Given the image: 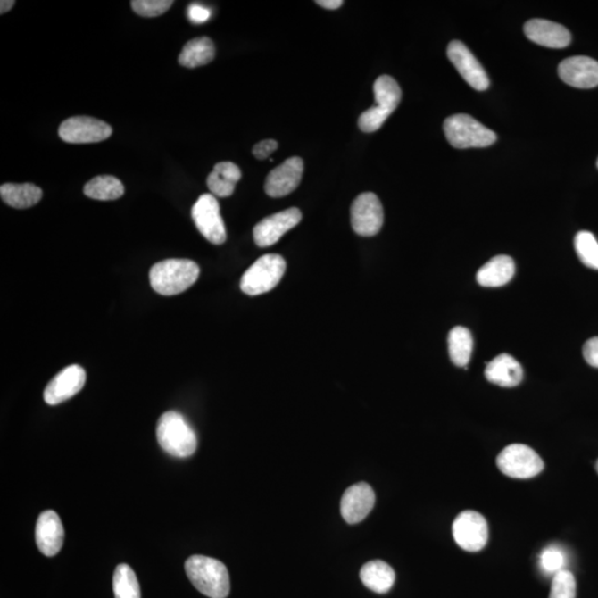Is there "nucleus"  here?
<instances>
[{
  "label": "nucleus",
  "instance_id": "1",
  "mask_svg": "<svg viewBox=\"0 0 598 598\" xmlns=\"http://www.w3.org/2000/svg\"><path fill=\"white\" fill-rule=\"evenodd\" d=\"M200 268L190 260H165L152 266L150 283L160 295L172 296L186 292L199 278Z\"/></svg>",
  "mask_w": 598,
  "mask_h": 598
},
{
  "label": "nucleus",
  "instance_id": "2",
  "mask_svg": "<svg viewBox=\"0 0 598 598\" xmlns=\"http://www.w3.org/2000/svg\"><path fill=\"white\" fill-rule=\"evenodd\" d=\"M186 572L196 590L211 598H227L231 590L227 567L220 561L195 555L186 562Z\"/></svg>",
  "mask_w": 598,
  "mask_h": 598
},
{
  "label": "nucleus",
  "instance_id": "3",
  "mask_svg": "<svg viewBox=\"0 0 598 598\" xmlns=\"http://www.w3.org/2000/svg\"><path fill=\"white\" fill-rule=\"evenodd\" d=\"M156 436L165 453L177 458H187L197 448L195 431L181 413L168 411L159 419Z\"/></svg>",
  "mask_w": 598,
  "mask_h": 598
},
{
  "label": "nucleus",
  "instance_id": "4",
  "mask_svg": "<svg viewBox=\"0 0 598 598\" xmlns=\"http://www.w3.org/2000/svg\"><path fill=\"white\" fill-rule=\"evenodd\" d=\"M375 105L361 114L358 126L362 132L378 131L402 100V89L390 76H380L374 85Z\"/></svg>",
  "mask_w": 598,
  "mask_h": 598
},
{
  "label": "nucleus",
  "instance_id": "5",
  "mask_svg": "<svg viewBox=\"0 0 598 598\" xmlns=\"http://www.w3.org/2000/svg\"><path fill=\"white\" fill-rule=\"evenodd\" d=\"M449 144L457 149L486 148L494 144L496 135L468 114H454L444 123Z\"/></svg>",
  "mask_w": 598,
  "mask_h": 598
},
{
  "label": "nucleus",
  "instance_id": "6",
  "mask_svg": "<svg viewBox=\"0 0 598 598\" xmlns=\"http://www.w3.org/2000/svg\"><path fill=\"white\" fill-rule=\"evenodd\" d=\"M287 262L278 254L262 256L242 276L241 289L250 296L268 293L282 279Z\"/></svg>",
  "mask_w": 598,
  "mask_h": 598
},
{
  "label": "nucleus",
  "instance_id": "7",
  "mask_svg": "<svg viewBox=\"0 0 598 598\" xmlns=\"http://www.w3.org/2000/svg\"><path fill=\"white\" fill-rule=\"evenodd\" d=\"M496 464L505 476L513 478H535L544 469V462L535 450L514 444L501 451Z\"/></svg>",
  "mask_w": 598,
  "mask_h": 598
},
{
  "label": "nucleus",
  "instance_id": "8",
  "mask_svg": "<svg viewBox=\"0 0 598 598\" xmlns=\"http://www.w3.org/2000/svg\"><path fill=\"white\" fill-rule=\"evenodd\" d=\"M353 231L361 237H374L384 224V209L378 196L371 192L361 193L351 209Z\"/></svg>",
  "mask_w": 598,
  "mask_h": 598
},
{
  "label": "nucleus",
  "instance_id": "9",
  "mask_svg": "<svg viewBox=\"0 0 598 598\" xmlns=\"http://www.w3.org/2000/svg\"><path fill=\"white\" fill-rule=\"evenodd\" d=\"M192 219L202 236L212 244L220 245L227 241V229L214 195H203L199 197L193 205Z\"/></svg>",
  "mask_w": 598,
  "mask_h": 598
},
{
  "label": "nucleus",
  "instance_id": "10",
  "mask_svg": "<svg viewBox=\"0 0 598 598\" xmlns=\"http://www.w3.org/2000/svg\"><path fill=\"white\" fill-rule=\"evenodd\" d=\"M454 541L468 552H478L485 549L489 538V527L482 514L476 511H463L453 526Z\"/></svg>",
  "mask_w": 598,
  "mask_h": 598
},
{
  "label": "nucleus",
  "instance_id": "11",
  "mask_svg": "<svg viewBox=\"0 0 598 598\" xmlns=\"http://www.w3.org/2000/svg\"><path fill=\"white\" fill-rule=\"evenodd\" d=\"M112 128L101 120L90 117H72L62 123L59 137L68 144H96L107 140L112 135Z\"/></svg>",
  "mask_w": 598,
  "mask_h": 598
},
{
  "label": "nucleus",
  "instance_id": "12",
  "mask_svg": "<svg viewBox=\"0 0 598 598\" xmlns=\"http://www.w3.org/2000/svg\"><path fill=\"white\" fill-rule=\"evenodd\" d=\"M447 54L450 62L473 89L485 91L489 88L490 81L485 68L473 56L466 45L459 40L451 41Z\"/></svg>",
  "mask_w": 598,
  "mask_h": 598
},
{
  "label": "nucleus",
  "instance_id": "13",
  "mask_svg": "<svg viewBox=\"0 0 598 598\" xmlns=\"http://www.w3.org/2000/svg\"><path fill=\"white\" fill-rule=\"evenodd\" d=\"M302 220V212L296 208L287 209L262 220L253 229L257 246L269 247L278 243L285 233L291 231Z\"/></svg>",
  "mask_w": 598,
  "mask_h": 598
},
{
  "label": "nucleus",
  "instance_id": "14",
  "mask_svg": "<svg viewBox=\"0 0 598 598\" xmlns=\"http://www.w3.org/2000/svg\"><path fill=\"white\" fill-rule=\"evenodd\" d=\"M86 377L84 368L79 365L64 368L46 387L44 391L46 403L56 406L72 398L84 388Z\"/></svg>",
  "mask_w": 598,
  "mask_h": 598
},
{
  "label": "nucleus",
  "instance_id": "15",
  "mask_svg": "<svg viewBox=\"0 0 598 598\" xmlns=\"http://www.w3.org/2000/svg\"><path fill=\"white\" fill-rule=\"evenodd\" d=\"M303 162L298 156H293L270 171L265 182V192L270 197L287 196L295 191L301 183Z\"/></svg>",
  "mask_w": 598,
  "mask_h": 598
},
{
  "label": "nucleus",
  "instance_id": "16",
  "mask_svg": "<svg viewBox=\"0 0 598 598\" xmlns=\"http://www.w3.org/2000/svg\"><path fill=\"white\" fill-rule=\"evenodd\" d=\"M559 76L574 88H595L598 86V62L586 56L569 57L560 63Z\"/></svg>",
  "mask_w": 598,
  "mask_h": 598
},
{
  "label": "nucleus",
  "instance_id": "17",
  "mask_svg": "<svg viewBox=\"0 0 598 598\" xmlns=\"http://www.w3.org/2000/svg\"><path fill=\"white\" fill-rule=\"evenodd\" d=\"M376 495L374 490L365 482L357 483L345 492L340 512L349 524L361 522L374 509Z\"/></svg>",
  "mask_w": 598,
  "mask_h": 598
},
{
  "label": "nucleus",
  "instance_id": "18",
  "mask_svg": "<svg viewBox=\"0 0 598 598\" xmlns=\"http://www.w3.org/2000/svg\"><path fill=\"white\" fill-rule=\"evenodd\" d=\"M64 530L59 515L54 511L41 513L36 526V543L39 551L48 558L59 553L63 545Z\"/></svg>",
  "mask_w": 598,
  "mask_h": 598
},
{
  "label": "nucleus",
  "instance_id": "19",
  "mask_svg": "<svg viewBox=\"0 0 598 598\" xmlns=\"http://www.w3.org/2000/svg\"><path fill=\"white\" fill-rule=\"evenodd\" d=\"M524 32L533 43L547 48L562 49L568 47L572 40L564 26L545 20L528 21L524 25Z\"/></svg>",
  "mask_w": 598,
  "mask_h": 598
},
{
  "label": "nucleus",
  "instance_id": "20",
  "mask_svg": "<svg viewBox=\"0 0 598 598\" xmlns=\"http://www.w3.org/2000/svg\"><path fill=\"white\" fill-rule=\"evenodd\" d=\"M485 375L490 383L500 387H517L523 379V368L517 359L502 353L487 363Z\"/></svg>",
  "mask_w": 598,
  "mask_h": 598
},
{
  "label": "nucleus",
  "instance_id": "21",
  "mask_svg": "<svg viewBox=\"0 0 598 598\" xmlns=\"http://www.w3.org/2000/svg\"><path fill=\"white\" fill-rule=\"evenodd\" d=\"M514 274V261L510 256L499 255L478 270L477 280L483 287H501L507 285Z\"/></svg>",
  "mask_w": 598,
  "mask_h": 598
},
{
  "label": "nucleus",
  "instance_id": "22",
  "mask_svg": "<svg viewBox=\"0 0 598 598\" xmlns=\"http://www.w3.org/2000/svg\"><path fill=\"white\" fill-rule=\"evenodd\" d=\"M242 172L237 164L220 162L215 164L213 171L208 177V187L212 195L218 197L231 196L236 191L237 183L241 179Z\"/></svg>",
  "mask_w": 598,
  "mask_h": 598
},
{
  "label": "nucleus",
  "instance_id": "23",
  "mask_svg": "<svg viewBox=\"0 0 598 598\" xmlns=\"http://www.w3.org/2000/svg\"><path fill=\"white\" fill-rule=\"evenodd\" d=\"M361 579L363 586L370 591L385 594L391 590L395 581V574L393 568L384 561H371L363 565L361 569Z\"/></svg>",
  "mask_w": 598,
  "mask_h": 598
},
{
  "label": "nucleus",
  "instance_id": "24",
  "mask_svg": "<svg viewBox=\"0 0 598 598\" xmlns=\"http://www.w3.org/2000/svg\"><path fill=\"white\" fill-rule=\"evenodd\" d=\"M0 195L13 209H29L39 203L43 190L31 183H6L0 187Z\"/></svg>",
  "mask_w": 598,
  "mask_h": 598
},
{
  "label": "nucleus",
  "instance_id": "25",
  "mask_svg": "<svg viewBox=\"0 0 598 598\" xmlns=\"http://www.w3.org/2000/svg\"><path fill=\"white\" fill-rule=\"evenodd\" d=\"M215 57V46L208 37L188 41L179 56V63L187 68L205 66Z\"/></svg>",
  "mask_w": 598,
  "mask_h": 598
},
{
  "label": "nucleus",
  "instance_id": "26",
  "mask_svg": "<svg viewBox=\"0 0 598 598\" xmlns=\"http://www.w3.org/2000/svg\"><path fill=\"white\" fill-rule=\"evenodd\" d=\"M448 347L451 361L458 367H466L470 362L473 338L470 330L458 326L450 331Z\"/></svg>",
  "mask_w": 598,
  "mask_h": 598
},
{
  "label": "nucleus",
  "instance_id": "27",
  "mask_svg": "<svg viewBox=\"0 0 598 598\" xmlns=\"http://www.w3.org/2000/svg\"><path fill=\"white\" fill-rule=\"evenodd\" d=\"M84 193L90 199L114 201L124 195V187L119 179L112 176L96 177L86 184Z\"/></svg>",
  "mask_w": 598,
  "mask_h": 598
},
{
  "label": "nucleus",
  "instance_id": "28",
  "mask_svg": "<svg viewBox=\"0 0 598 598\" xmlns=\"http://www.w3.org/2000/svg\"><path fill=\"white\" fill-rule=\"evenodd\" d=\"M113 592L116 598H141L139 582L129 565L120 564L114 570Z\"/></svg>",
  "mask_w": 598,
  "mask_h": 598
},
{
  "label": "nucleus",
  "instance_id": "29",
  "mask_svg": "<svg viewBox=\"0 0 598 598\" xmlns=\"http://www.w3.org/2000/svg\"><path fill=\"white\" fill-rule=\"evenodd\" d=\"M575 251L587 268L598 270V242L594 234L582 231L575 237Z\"/></svg>",
  "mask_w": 598,
  "mask_h": 598
},
{
  "label": "nucleus",
  "instance_id": "30",
  "mask_svg": "<svg viewBox=\"0 0 598 598\" xmlns=\"http://www.w3.org/2000/svg\"><path fill=\"white\" fill-rule=\"evenodd\" d=\"M549 598H577V581L572 572L563 569L554 575Z\"/></svg>",
  "mask_w": 598,
  "mask_h": 598
},
{
  "label": "nucleus",
  "instance_id": "31",
  "mask_svg": "<svg viewBox=\"0 0 598 598\" xmlns=\"http://www.w3.org/2000/svg\"><path fill=\"white\" fill-rule=\"evenodd\" d=\"M567 562V555L559 546L546 547L540 555V567L546 574H558L565 569Z\"/></svg>",
  "mask_w": 598,
  "mask_h": 598
},
{
  "label": "nucleus",
  "instance_id": "32",
  "mask_svg": "<svg viewBox=\"0 0 598 598\" xmlns=\"http://www.w3.org/2000/svg\"><path fill=\"white\" fill-rule=\"evenodd\" d=\"M173 4L172 0H133L131 6L142 17H158L167 12Z\"/></svg>",
  "mask_w": 598,
  "mask_h": 598
},
{
  "label": "nucleus",
  "instance_id": "33",
  "mask_svg": "<svg viewBox=\"0 0 598 598\" xmlns=\"http://www.w3.org/2000/svg\"><path fill=\"white\" fill-rule=\"evenodd\" d=\"M187 16L193 24H204L210 21L212 16L211 9L203 4H193L187 8Z\"/></svg>",
  "mask_w": 598,
  "mask_h": 598
},
{
  "label": "nucleus",
  "instance_id": "34",
  "mask_svg": "<svg viewBox=\"0 0 598 598\" xmlns=\"http://www.w3.org/2000/svg\"><path fill=\"white\" fill-rule=\"evenodd\" d=\"M278 148V144L275 140L268 139L259 142L253 148V154L256 159L265 160L269 159L270 155L273 154Z\"/></svg>",
  "mask_w": 598,
  "mask_h": 598
},
{
  "label": "nucleus",
  "instance_id": "35",
  "mask_svg": "<svg viewBox=\"0 0 598 598\" xmlns=\"http://www.w3.org/2000/svg\"><path fill=\"white\" fill-rule=\"evenodd\" d=\"M583 356L588 365L598 368V337L588 339L584 344Z\"/></svg>",
  "mask_w": 598,
  "mask_h": 598
},
{
  "label": "nucleus",
  "instance_id": "36",
  "mask_svg": "<svg viewBox=\"0 0 598 598\" xmlns=\"http://www.w3.org/2000/svg\"><path fill=\"white\" fill-rule=\"evenodd\" d=\"M316 4H320V6L324 7L326 9H330V11H334V9H338L342 7L344 2H342V0H319V2H316Z\"/></svg>",
  "mask_w": 598,
  "mask_h": 598
},
{
  "label": "nucleus",
  "instance_id": "37",
  "mask_svg": "<svg viewBox=\"0 0 598 598\" xmlns=\"http://www.w3.org/2000/svg\"><path fill=\"white\" fill-rule=\"evenodd\" d=\"M15 4L16 3L13 2V0H2V3H0V13L4 15V13L12 11V7L15 6Z\"/></svg>",
  "mask_w": 598,
  "mask_h": 598
},
{
  "label": "nucleus",
  "instance_id": "38",
  "mask_svg": "<svg viewBox=\"0 0 598 598\" xmlns=\"http://www.w3.org/2000/svg\"><path fill=\"white\" fill-rule=\"evenodd\" d=\"M596 470L598 472V460H597V462H596Z\"/></svg>",
  "mask_w": 598,
  "mask_h": 598
},
{
  "label": "nucleus",
  "instance_id": "39",
  "mask_svg": "<svg viewBox=\"0 0 598 598\" xmlns=\"http://www.w3.org/2000/svg\"><path fill=\"white\" fill-rule=\"evenodd\" d=\"M597 168H598V160H597Z\"/></svg>",
  "mask_w": 598,
  "mask_h": 598
}]
</instances>
